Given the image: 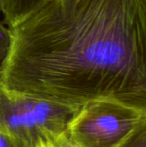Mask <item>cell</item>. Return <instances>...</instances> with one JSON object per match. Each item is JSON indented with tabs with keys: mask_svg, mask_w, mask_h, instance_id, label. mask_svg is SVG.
Listing matches in <instances>:
<instances>
[{
	"mask_svg": "<svg viewBox=\"0 0 146 147\" xmlns=\"http://www.w3.org/2000/svg\"><path fill=\"white\" fill-rule=\"evenodd\" d=\"M46 141L52 147H81L69 137L65 131L58 134H48Z\"/></svg>",
	"mask_w": 146,
	"mask_h": 147,
	"instance_id": "52a82bcc",
	"label": "cell"
},
{
	"mask_svg": "<svg viewBox=\"0 0 146 147\" xmlns=\"http://www.w3.org/2000/svg\"><path fill=\"white\" fill-rule=\"evenodd\" d=\"M36 147H52L47 141H41Z\"/></svg>",
	"mask_w": 146,
	"mask_h": 147,
	"instance_id": "30bf717a",
	"label": "cell"
},
{
	"mask_svg": "<svg viewBox=\"0 0 146 147\" xmlns=\"http://www.w3.org/2000/svg\"><path fill=\"white\" fill-rule=\"evenodd\" d=\"M117 147H146V118Z\"/></svg>",
	"mask_w": 146,
	"mask_h": 147,
	"instance_id": "8992f818",
	"label": "cell"
},
{
	"mask_svg": "<svg viewBox=\"0 0 146 147\" xmlns=\"http://www.w3.org/2000/svg\"><path fill=\"white\" fill-rule=\"evenodd\" d=\"M0 147H34L14 135L0 131Z\"/></svg>",
	"mask_w": 146,
	"mask_h": 147,
	"instance_id": "ba28073f",
	"label": "cell"
},
{
	"mask_svg": "<svg viewBox=\"0 0 146 147\" xmlns=\"http://www.w3.org/2000/svg\"><path fill=\"white\" fill-rule=\"evenodd\" d=\"M146 26V0H137Z\"/></svg>",
	"mask_w": 146,
	"mask_h": 147,
	"instance_id": "9c48e42d",
	"label": "cell"
},
{
	"mask_svg": "<svg viewBox=\"0 0 146 147\" xmlns=\"http://www.w3.org/2000/svg\"><path fill=\"white\" fill-rule=\"evenodd\" d=\"M9 28L5 89L77 109L104 100L146 114V26L137 0H48Z\"/></svg>",
	"mask_w": 146,
	"mask_h": 147,
	"instance_id": "6da1fadb",
	"label": "cell"
},
{
	"mask_svg": "<svg viewBox=\"0 0 146 147\" xmlns=\"http://www.w3.org/2000/svg\"><path fill=\"white\" fill-rule=\"evenodd\" d=\"M146 114L112 101L82 106L65 132L81 147H117L145 120Z\"/></svg>",
	"mask_w": 146,
	"mask_h": 147,
	"instance_id": "3957f363",
	"label": "cell"
},
{
	"mask_svg": "<svg viewBox=\"0 0 146 147\" xmlns=\"http://www.w3.org/2000/svg\"><path fill=\"white\" fill-rule=\"evenodd\" d=\"M48 0H0V11L3 14V23L12 28Z\"/></svg>",
	"mask_w": 146,
	"mask_h": 147,
	"instance_id": "277c9868",
	"label": "cell"
},
{
	"mask_svg": "<svg viewBox=\"0 0 146 147\" xmlns=\"http://www.w3.org/2000/svg\"><path fill=\"white\" fill-rule=\"evenodd\" d=\"M12 46V35L9 28L0 22V76L9 58Z\"/></svg>",
	"mask_w": 146,
	"mask_h": 147,
	"instance_id": "5b68a950",
	"label": "cell"
},
{
	"mask_svg": "<svg viewBox=\"0 0 146 147\" xmlns=\"http://www.w3.org/2000/svg\"><path fill=\"white\" fill-rule=\"evenodd\" d=\"M79 109L10 91L0 83V131L34 147L46 141L48 134L65 131Z\"/></svg>",
	"mask_w": 146,
	"mask_h": 147,
	"instance_id": "7a4b0ae2",
	"label": "cell"
}]
</instances>
